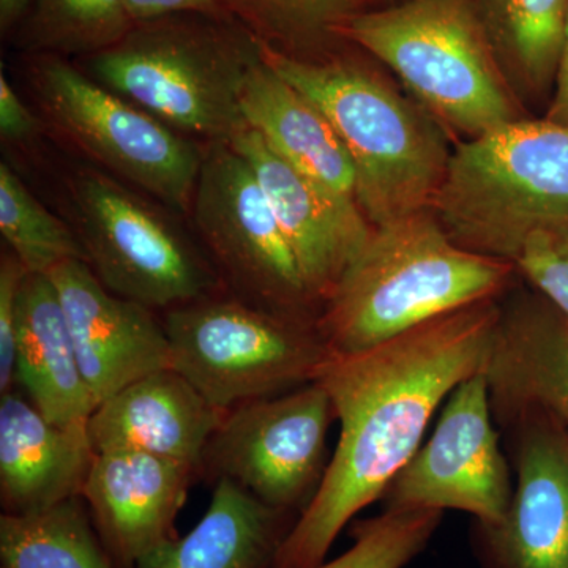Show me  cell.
I'll return each instance as SVG.
<instances>
[{"instance_id":"1","label":"cell","mask_w":568,"mask_h":568,"mask_svg":"<svg viewBox=\"0 0 568 568\" xmlns=\"http://www.w3.org/2000/svg\"><path fill=\"white\" fill-rule=\"evenodd\" d=\"M500 305L485 301L355 354H332L317 375L339 420L323 480L272 568H315L358 511L381 500L424 444L436 410L484 372Z\"/></svg>"},{"instance_id":"2","label":"cell","mask_w":568,"mask_h":568,"mask_svg":"<svg viewBox=\"0 0 568 568\" xmlns=\"http://www.w3.org/2000/svg\"><path fill=\"white\" fill-rule=\"evenodd\" d=\"M514 264L452 241L432 209L373 226L316 325L332 354H355L465 306L495 301Z\"/></svg>"},{"instance_id":"3","label":"cell","mask_w":568,"mask_h":568,"mask_svg":"<svg viewBox=\"0 0 568 568\" xmlns=\"http://www.w3.org/2000/svg\"><path fill=\"white\" fill-rule=\"evenodd\" d=\"M452 241L514 264L534 245L568 256V129L515 121L462 142L432 204Z\"/></svg>"},{"instance_id":"4","label":"cell","mask_w":568,"mask_h":568,"mask_svg":"<svg viewBox=\"0 0 568 568\" xmlns=\"http://www.w3.org/2000/svg\"><path fill=\"white\" fill-rule=\"evenodd\" d=\"M263 40L234 14H175L133 24L89 55L91 78L181 132L230 142L246 123L241 93Z\"/></svg>"},{"instance_id":"5","label":"cell","mask_w":568,"mask_h":568,"mask_svg":"<svg viewBox=\"0 0 568 568\" xmlns=\"http://www.w3.org/2000/svg\"><path fill=\"white\" fill-rule=\"evenodd\" d=\"M261 51L334 125L353 162L355 201L373 226L432 207L450 152L422 112L358 63L313 61L265 41Z\"/></svg>"},{"instance_id":"6","label":"cell","mask_w":568,"mask_h":568,"mask_svg":"<svg viewBox=\"0 0 568 568\" xmlns=\"http://www.w3.org/2000/svg\"><path fill=\"white\" fill-rule=\"evenodd\" d=\"M339 37L390 67L433 114L469 138L519 121L476 0L364 10Z\"/></svg>"},{"instance_id":"7","label":"cell","mask_w":568,"mask_h":568,"mask_svg":"<svg viewBox=\"0 0 568 568\" xmlns=\"http://www.w3.org/2000/svg\"><path fill=\"white\" fill-rule=\"evenodd\" d=\"M171 368L222 410L313 383L332 351L316 323L216 294L166 310Z\"/></svg>"},{"instance_id":"8","label":"cell","mask_w":568,"mask_h":568,"mask_svg":"<svg viewBox=\"0 0 568 568\" xmlns=\"http://www.w3.org/2000/svg\"><path fill=\"white\" fill-rule=\"evenodd\" d=\"M69 193L89 267L112 294L166 312L222 290L211 261L111 175L82 168Z\"/></svg>"},{"instance_id":"9","label":"cell","mask_w":568,"mask_h":568,"mask_svg":"<svg viewBox=\"0 0 568 568\" xmlns=\"http://www.w3.org/2000/svg\"><path fill=\"white\" fill-rule=\"evenodd\" d=\"M33 84L48 121L89 159L164 204L192 212L204 159L197 144L61 55H39Z\"/></svg>"},{"instance_id":"10","label":"cell","mask_w":568,"mask_h":568,"mask_svg":"<svg viewBox=\"0 0 568 568\" xmlns=\"http://www.w3.org/2000/svg\"><path fill=\"white\" fill-rule=\"evenodd\" d=\"M192 216L211 263L233 297L264 312L316 323L271 201L230 142H211L194 190Z\"/></svg>"},{"instance_id":"11","label":"cell","mask_w":568,"mask_h":568,"mask_svg":"<svg viewBox=\"0 0 568 568\" xmlns=\"http://www.w3.org/2000/svg\"><path fill=\"white\" fill-rule=\"evenodd\" d=\"M335 409L323 384L226 410L205 446L200 473L226 478L267 506L304 510L323 480Z\"/></svg>"},{"instance_id":"12","label":"cell","mask_w":568,"mask_h":568,"mask_svg":"<svg viewBox=\"0 0 568 568\" xmlns=\"http://www.w3.org/2000/svg\"><path fill=\"white\" fill-rule=\"evenodd\" d=\"M495 422L480 372L448 396L435 432L381 497L384 510H458L477 525H499L515 487Z\"/></svg>"},{"instance_id":"13","label":"cell","mask_w":568,"mask_h":568,"mask_svg":"<svg viewBox=\"0 0 568 568\" xmlns=\"http://www.w3.org/2000/svg\"><path fill=\"white\" fill-rule=\"evenodd\" d=\"M514 443L517 485L506 518L476 525L484 568H568V435L541 413L503 425Z\"/></svg>"},{"instance_id":"14","label":"cell","mask_w":568,"mask_h":568,"mask_svg":"<svg viewBox=\"0 0 568 568\" xmlns=\"http://www.w3.org/2000/svg\"><path fill=\"white\" fill-rule=\"evenodd\" d=\"M230 144L252 166L306 290L323 305L368 242L373 224L354 196L335 192L295 170L250 126L235 133Z\"/></svg>"},{"instance_id":"15","label":"cell","mask_w":568,"mask_h":568,"mask_svg":"<svg viewBox=\"0 0 568 568\" xmlns=\"http://www.w3.org/2000/svg\"><path fill=\"white\" fill-rule=\"evenodd\" d=\"M85 384L99 406L123 387L171 368V346L153 310L112 294L85 261L52 268Z\"/></svg>"},{"instance_id":"16","label":"cell","mask_w":568,"mask_h":568,"mask_svg":"<svg viewBox=\"0 0 568 568\" xmlns=\"http://www.w3.org/2000/svg\"><path fill=\"white\" fill-rule=\"evenodd\" d=\"M197 470L136 450L97 454L82 499L97 532L123 568L179 537L175 519Z\"/></svg>"},{"instance_id":"17","label":"cell","mask_w":568,"mask_h":568,"mask_svg":"<svg viewBox=\"0 0 568 568\" xmlns=\"http://www.w3.org/2000/svg\"><path fill=\"white\" fill-rule=\"evenodd\" d=\"M224 413L181 373L166 368L100 403L89 418L88 432L95 454L145 452L200 473L205 446Z\"/></svg>"},{"instance_id":"18","label":"cell","mask_w":568,"mask_h":568,"mask_svg":"<svg viewBox=\"0 0 568 568\" xmlns=\"http://www.w3.org/2000/svg\"><path fill=\"white\" fill-rule=\"evenodd\" d=\"M484 375L497 424L541 413L568 435V323L549 302L500 306Z\"/></svg>"},{"instance_id":"19","label":"cell","mask_w":568,"mask_h":568,"mask_svg":"<svg viewBox=\"0 0 568 568\" xmlns=\"http://www.w3.org/2000/svg\"><path fill=\"white\" fill-rule=\"evenodd\" d=\"M95 455L88 425L52 424L17 388L0 395L3 514H39L81 496Z\"/></svg>"},{"instance_id":"20","label":"cell","mask_w":568,"mask_h":568,"mask_svg":"<svg viewBox=\"0 0 568 568\" xmlns=\"http://www.w3.org/2000/svg\"><path fill=\"white\" fill-rule=\"evenodd\" d=\"M14 388L55 425H88L97 407L48 275L28 274L22 284Z\"/></svg>"},{"instance_id":"21","label":"cell","mask_w":568,"mask_h":568,"mask_svg":"<svg viewBox=\"0 0 568 568\" xmlns=\"http://www.w3.org/2000/svg\"><path fill=\"white\" fill-rule=\"evenodd\" d=\"M295 521L294 511L267 506L220 478L201 521L134 568H272Z\"/></svg>"},{"instance_id":"22","label":"cell","mask_w":568,"mask_h":568,"mask_svg":"<svg viewBox=\"0 0 568 568\" xmlns=\"http://www.w3.org/2000/svg\"><path fill=\"white\" fill-rule=\"evenodd\" d=\"M246 126L295 170L335 192L355 197V171L327 115L261 61L250 70L241 93Z\"/></svg>"},{"instance_id":"23","label":"cell","mask_w":568,"mask_h":568,"mask_svg":"<svg viewBox=\"0 0 568 568\" xmlns=\"http://www.w3.org/2000/svg\"><path fill=\"white\" fill-rule=\"evenodd\" d=\"M0 568H123L81 496L31 515L0 517Z\"/></svg>"},{"instance_id":"24","label":"cell","mask_w":568,"mask_h":568,"mask_svg":"<svg viewBox=\"0 0 568 568\" xmlns=\"http://www.w3.org/2000/svg\"><path fill=\"white\" fill-rule=\"evenodd\" d=\"M500 65L544 88L556 78L568 0H476Z\"/></svg>"},{"instance_id":"25","label":"cell","mask_w":568,"mask_h":568,"mask_svg":"<svg viewBox=\"0 0 568 568\" xmlns=\"http://www.w3.org/2000/svg\"><path fill=\"white\" fill-rule=\"evenodd\" d=\"M133 28L125 0H31L22 18V48L37 54L93 55Z\"/></svg>"},{"instance_id":"26","label":"cell","mask_w":568,"mask_h":568,"mask_svg":"<svg viewBox=\"0 0 568 568\" xmlns=\"http://www.w3.org/2000/svg\"><path fill=\"white\" fill-rule=\"evenodd\" d=\"M0 233L29 274L48 275L69 261H85L73 226L52 215L9 164H0Z\"/></svg>"},{"instance_id":"27","label":"cell","mask_w":568,"mask_h":568,"mask_svg":"<svg viewBox=\"0 0 568 568\" xmlns=\"http://www.w3.org/2000/svg\"><path fill=\"white\" fill-rule=\"evenodd\" d=\"M362 11L364 0H233L234 17L284 52L339 37L346 22Z\"/></svg>"},{"instance_id":"28","label":"cell","mask_w":568,"mask_h":568,"mask_svg":"<svg viewBox=\"0 0 568 568\" xmlns=\"http://www.w3.org/2000/svg\"><path fill=\"white\" fill-rule=\"evenodd\" d=\"M444 511L384 510L379 517L355 521L353 547L315 568H406L429 544Z\"/></svg>"},{"instance_id":"29","label":"cell","mask_w":568,"mask_h":568,"mask_svg":"<svg viewBox=\"0 0 568 568\" xmlns=\"http://www.w3.org/2000/svg\"><path fill=\"white\" fill-rule=\"evenodd\" d=\"M28 274L13 253L3 254L0 261V395L14 388L21 291Z\"/></svg>"},{"instance_id":"30","label":"cell","mask_w":568,"mask_h":568,"mask_svg":"<svg viewBox=\"0 0 568 568\" xmlns=\"http://www.w3.org/2000/svg\"><path fill=\"white\" fill-rule=\"evenodd\" d=\"M514 265L568 323V256L534 245L519 254Z\"/></svg>"},{"instance_id":"31","label":"cell","mask_w":568,"mask_h":568,"mask_svg":"<svg viewBox=\"0 0 568 568\" xmlns=\"http://www.w3.org/2000/svg\"><path fill=\"white\" fill-rule=\"evenodd\" d=\"M133 24L175 14H233V0H125Z\"/></svg>"},{"instance_id":"32","label":"cell","mask_w":568,"mask_h":568,"mask_svg":"<svg viewBox=\"0 0 568 568\" xmlns=\"http://www.w3.org/2000/svg\"><path fill=\"white\" fill-rule=\"evenodd\" d=\"M39 118L11 88L6 74H0V134L10 142L31 141L41 132Z\"/></svg>"},{"instance_id":"33","label":"cell","mask_w":568,"mask_h":568,"mask_svg":"<svg viewBox=\"0 0 568 568\" xmlns=\"http://www.w3.org/2000/svg\"><path fill=\"white\" fill-rule=\"evenodd\" d=\"M556 92L551 108L548 112V121L568 129V14L566 29H564L562 50H560L558 71H556Z\"/></svg>"},{"instance_id":"34","label":"cell","mask_w":568,"mask_h":568,"mask_svg":"<svg viewBox=\"0 0 568 568\" xmlns=\"http://www.w3.org/2000/svg\"><path fill=\"white\" fill-rule=\"evenodd\" d=\"M31 0H0V26L2 31H10L11 28L22 21L28 13Z\"/></svg>"}]
</instances>
